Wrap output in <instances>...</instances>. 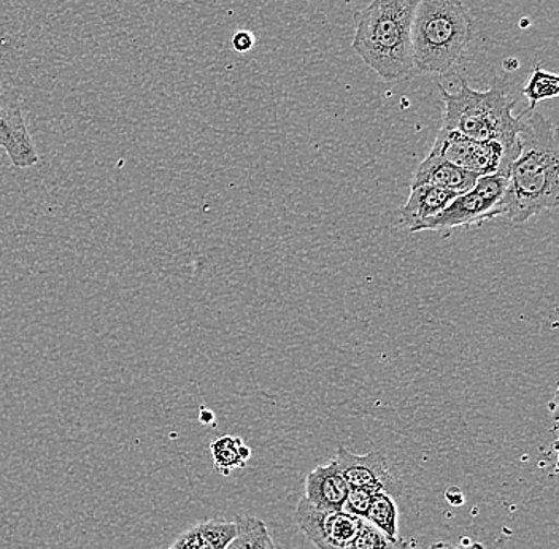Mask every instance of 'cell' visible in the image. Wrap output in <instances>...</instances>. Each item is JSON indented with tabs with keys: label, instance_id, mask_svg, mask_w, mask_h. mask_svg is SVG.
<instances>
[{
	"label": "cell",
	"instance_id": "6da1fadb",
	"mask_svg": "<svg viewBox=\"0 0 559 549\" xmlns=\"http://www.w3.org/2000/svg\"><path fill=\"white\" fill-rule=\"evenodd\" d=\"M557 129L537 111H524L519 156L510 167L499 216L524 224L559 204Z\"/></svg>",
	"mask_w": 559,
	"mask_h": 549
},
{
	"label": "cell",
	"instance_id": "ac0fdd59",
	"mask_svg": "<svg viewBox=\"0 0 559 549\" xmlns=\"http://www.w3.org/2000/svg\"><path fill=\"white\" fill-rule=\"evenodd\" d=\"M408 545L404 538L388 537L382 530L370 526L365 520L361 529L349 541L347 549H407Z\"/></svg>",
	"mask_w": 559,
	"mask_h": 549
},
{
	"label": "cell",
	"instance_id": "44dd1931",
	"mask_svg": "<svg viewBox=\"0 0 559 549\" xmlns=\"http://www.w3.org/2000/svg\"><path fill=\"white\" fill-rule=\"evenodd\" d=\"M429 549H485V547L464 537L461 541H437Z\"/></svg>",
	"mask_w": 559,
	"mask_h": 549
},
{
	"label": "cell",
	"instance_id": "603a6c76",
	"mask_svg": "<svg viewBox=\"0 0 559 549\" xmlns=\"http://www.w3.org/2000/svg\"><path fill=\"white\" fill-rule=\"evenodd\" d=\"M509 68V70L519 69V61L516 59H509V61L504 62V69Z\"/></svg>",
	"mask_w": 559,
	"mask_h": 549
},
{
	"label": "cell",
	"instance_id": "d4e9b609",
	"mask_svg": "<svg viewBox=\"0 0 559 549\" xmlns=\"http://www.w3.org/2000/svg\"><path fill=\"white\" fill-rule=\"evenodd\" d=\"M226 549H240V545L239 541H237V538H234V540L227 545Z\"/></svg>",
	"mask_w": 559,
	"mask_h": 549
},
{
	"label": "cell",
	"instance_id": "d6986e66",
	"mask_svg": "<svg viewBox=\"0 0 559 549\" xmlns=\"http://www.w3.org/2000/svg\"><path fill=\"white\" fill-rule=\"evenodd\" d=\"M373 492L366 491L361 488H349L347 500H345L342 510L365 520L367 510H369L370 500H372Z\"/></svg>",
	"mask_w": 559,
	"mask_h": 549
},
{
	"label": "cell",
	"instance_id": "8992f818",
	"mask_svg": "<svg viewBox=\"0 0 559 549\" xmlns=\"http://www.w3.org/2000/svg\"><path fill=\"white\" fill-rule=\"evenodd\" d=\"M431 153L480 177L481 175L509 177L510 167L519 156V143L509 148L498 142H478L452 129L442 128L437 134Z\"/></svg>",
	"mask_w": 559,
	"mask_h": 549
},
{
	"label": "cell",
	"instance_id": "3957f363",
	"mask_svg": "<svg viewBox=\"0 0 559 549\" xmlns=\"http://www.w3.org/2000/svg\"><path fill=\"white\" fill-rule=\"evenodd\" d=\"M474 34V20L463 0H418L412 23L414 69L450 72L460 64Z\"/></svg>",
	"mask_w": 559,
	"mask_h": 549
},
{
	"label": "cell",
	"instance_id": "8fae6325",
	"mask_svg": "<svg viewBox=\"0 0 559 549\" xmlns=\"http://www.w3.org/2000/svg\"><path fill=\"white\" fill-rule=\"evenodd\" d=\"M349 485L334 460L318 465L306 478V498L320 509L342 510Z\"/></svg>",
	"mask_w": 559,
	"mask_h": 549
},
{
	"label": "cell",
	"instance_id": "7402d4cb",
	"mask_svg": "<svg viewBox=\"0 0 559 549\" xmlns=\"http://www.w3.org/2000/svg\"><path fill=\"white\" fill-rule=\"evenodd\" d=\"M445 498L453 506H461L464 503V496L460 488H450L445 492Z\"/></svg>",
	"mask_w": 559,
	"mask_h": 549
},
{
	"label": "cell",
	"instance_id": "277c9868",
	"mask_svg": "<svg viewBox=\"0 0 559 549\" xmlns=\"http://www.w3.org/2000/svg\"><path fill=\"white\" fill-rule=\"evenodd\" d=\"M445 111L442 128L452 129L478 142H498L504 146L519 143L522 115H513L515 100L506 93L504 86L492 85L477 91L466 80H461L454 93L439 85Z\"/></svg>",
	"mask_w": 559,
	"mask_h": 549
},
{
	"label": "cell",
	"instance_id": "5bb4252c",
	"mask_svg": "<svg viewBox=\"0 0 559 549\" xmlns=\"http://www.w3.org/2000/svg\"><path fill=\"white\" fill-rule=\"evenodd\" d=\"M215 470L227 477L236 468L245 467L251 457V450L239 437L225 435L210 443Z\"/></svg>",
	"mask_w": 559,
	"mask_h": 549
},
{
	"label": "cell",
	"instance_id": "7a4b0ae2",
	"mask_svg": "<svg viewBox=\"0 0 559 549\" xmlns=\"http://www.w3.org/2000/svg\"><path fill=\"white\" fill-rule=\"evenodd\" d=\"M418 0H372L359 17L353 50L384 82H400L414 69L412 23Z\"/></svg>",
	"mask_w": 559,
	"mask_h": 549
},
{
	"label": "cell",
	"instance_id": "9a60e30c",
	"mask_svg": "<svg viewBox=\"0 0 559 549\" xmlns=\"http://www.w3.org/2000/svg\"><path fill=\"white\" fill-rule=\"evenodd\" d=\"M365 520L388 537H400V510L396 500L388 492H376L372 496Z\"/></svg>",
	"mask_w": 559,
	"mask_h": 549
},
{
	"label": "cell",
	"instance_id": "cb8c5ba5",
	"mask_svg": "<svg viewBox=\"0 0 559 549\" xmlns=\"http://www.w3.org/2000/svg\"><path fill=\"white\" fill-rule=\"evenodd\" d=\"M169 549H188L187 547H185L183 544H181L180 540H175L173 545H170Z\"/></svg>",
	"mask_w": 559,
	"mask_h": 549
},
{
	"label": "cell",
	"instance_id": "4fadbf2b",
	"mask_svg": "<svg viewBox=\"0 0 559 549\" xmlns=\"http://www.w3.org/2000/svg\"><path fill=\"white\" fill-rule=\"evenodd\" d=\"M237 537V524L230 521L209 520L194 524L178 540L188 549H226Z\"/></svg>",
	"mask_w": 559,
	"mask_h": 549
},
{
	"label": "cell",
	"instance_id": "7c38bea8",
	"mask_svg": "<svg viewBox=\"0 0 559 549\" xmlns=\"http://www.w3.org/2000/svg\"><path fill=\"white\" fill-rule=\"evenodd\" d=\"M456 198L457 194L452 191L429 187V184L411 187V195H408L407 202L401 210L402 224L408 227V232H412L419 224L439 215Z\"/></svg>",
	"mask_w": 559,
	"mask_h": 549
},
{
	"label": "cell",
	"instance_id": "9c48e42d",
	"mask_svg": "<svg viewBox=\"0 0 559 549\" xmlns=\"http://www.w3.org/2000/svg\"><path fill=\"white\" fill-rule=\"evenodd\" d=\"M334 461L344 474L349 488L366 489L373 494L383 491L393 498L394 494H401V481L390 474V467L383 454L369 453L359 456L345 446H338Z\"/></svg>",
	"mask_w": 559,
	"mask_h": 549
},
{
	"label": "cell",
	"instance_id": "484cf974",
	"mask_svg": "<svg viewBox=\"0 0 559 549\" xmlns=\"http://www.w3.org/2000/svg\"><path fill=\"white\" fill-rule=\"evenodd\" d=\"M345 3L359 2V0H344Z\"/></svg>",
	"mask_w": 559,
	"mask_h": 549
},
{
	"label": "cell",
	"instance_id": "30bf717a",
	"mask_svg": "<svg viewBox=\"0 0 559 549\" xmlns=\"http://www.w3.org/2000/svg\"><path fill=\"white\" fill-rule=\"evenodd\" d=\"M478 177L480 175L461 169V167L454 166V164L449 163L443 157L429 153L419 163L418 169L415 170L411 187L429 184V187L447 189V191H452L454 194L460 195L471 191Z\"/></svg>",
	"mask_w": 559,
	"mask_h": 549
},
{
	"label": "cell",
	"instance_id": "ffe728a7",
	"mask_svg": "<svg viewBox=\"0 0 559 549\" xmlns=\"http://www.w3.org/2000/svg\"><path fill=\"white\" fill-rule=\"evenodd\" d=\"M254 44H257V38L248 31H239V33L234 34L233 37V48L237 52H248L253 50Z\"/></svg>",
	"mask_w": 559,
	"mask_h": 549
},
{
	"label": "cell",
	"instance_id": "52a82bcc",
	"mask_svg": "<svg viewBox=\"0 0 559 549\" xmlns=\"http://www.w3.org/2000/svg\"><path fill=\"white\" fill-rule=\"evenodd\" d=\"M295 521L317 549H347L365 523L344 510L320 509L306 498L297 503Z\"/></svg>",
	"mask_w": 559,
	"mask_h": 549
},
{
	"label": "cell",
	"instance_id": "5b68a950",
	"mask_svg": "<svg viewBox=\"0 0 559 549\" xmlns=\"http://www.w3.org/2000/svg\"><path fill=\"white\" fill-rule=\"evenodd\" d=\"M507 188V177L504 175H481L475 181L474 188L464 194L453 199L452 204L445 210L428 219L412 230V234L425 232V230L456 229V227L472 226V224H481L491 222L499 216V204Z\"/></svg>",
	"mask_w": 559,
	"mask_h": 549
},
{
	"label": "cell",
	"instance_id": "e0dca14e",
	"mask_svg": "<svg viewBox=\"0 0 559 549\" xmlns=\"http://www.w3.org/2000/svg\"><path fill=\"white\" fill-rule=\"evenodd\" d=\"M236 524V538L240 549H277L264 521L253 516H239Z\"/></svg>",
	"mask_w": 559,
	"mask_h": 549
},
{
	"label": "cell",
	"instance_id": "2e32d148",
	"mask_svg": "<svg viewBox=\"0 0 559 549\" xmlns=\"http://www.w3.org/2000/svg\"><path fill=\"white\" fill-rule=\"evenodd\" d=\"M522 93L530 100V107L526 110L534 111L536 110V105L542 103V100H550L558 97L559 76L557 73L548 72V70L542 69L540 65H536Z\"/></svg>",
	"mask_w": 559,
	"mask_h": 549
},
{
	"label": "cell",
	"instance_id": "ba28073f",
	"mask_svg": "<svg viewBox=\"0 0 559 549\" xmlns=\"http://www.w3.org/2000/svg\"><path fill=\"white\" fill-rule=\"evenodd\" d=\"M0 150L17 169H29L38 163L33 135L24 120L20 97L12 87L0 83Z\"/></svg>",
	"mask_w": 559,
	"mask_h": 549
}]
</instances>
